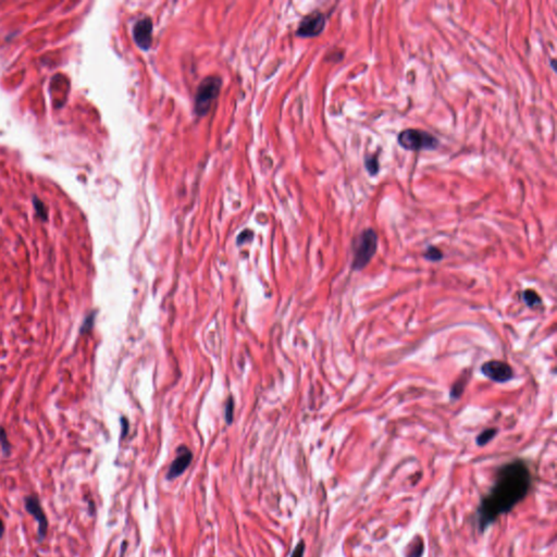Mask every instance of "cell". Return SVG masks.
Returning a JSON list of instances; mask_svg holds the SVG:
<instances>
[{"label": "cell", "instance_id": "11", "mask_svg": "<svg viewBox=\"0 0 557 557\" xmlns=\"http://www.w3.org/2000/svg\"><path fill=\"white\" fill-rule=\"evenodd\" d=\"M365 168L370 175H377L379 170H380L378 157L376 155L365 157Z\"/></svg>", "mask_w": 557, "mask_h": 557}, {"label": "cell", "instance_id": "19", "mask_svg": "<svg viewBox=\"0 0 557 557\" xmlns=\"http://www.w3.org/2000/svg\"><path fill=\"white\" fill-rule=\"evenodd\" d=\"M233 408H234V405H233V401L232 399L229 400L228 404H227V409H226V414H227V420L228 423H232V419H233Z\"/></svg>", "mask_w": 557, "mask_h": 557}, {"label": "cell", "instance_id": "7", "mask_svg": "<svg viewBox=\"0 0 557 557\" xmlns=\"http://www.w3.org/2000/svg\"><path fill=\"white\" fill-rule=\"evenodd\" d=\"M24 504L26 511L35 518V520L38 523V532H37V536H38V541L41 542L46 538L47 529H48V520H47L44 509L41 507L39 499L34 495L26 496L24 499Z\"/></svg>", "mask_w": 557, "mask_h": 557}, {"label": "cell", "instance_id": "10", "mask_svg": "<svg viewBox=\"0 0 557 557\" xmlns=\"http://www.w3.org/2000/svg\"><path fill=\"white\" fill-rule=\"evenodd\" d=\"M423 541L421 538H416V539L409 544L408 553L406 557H421L423 554Z\"/></svg>", "mask_w": 557, "mask_h": 557}, {"label": "cell", "instance_id": "13", "mask_svg": "<svg viewBox=\"0 0 557 557\" xmlns=\"http://www.w3.org/2000/svg\"><path fill=\"white\" fill-rule=\"evenodd\" d=\"M496 433H498V430H496L495 428L486 429V430H484L483 432H481L478 437H477L476 442L479 446H484L485 444H488L491 440L495 437Z\"/></svg>", "mask_w": 557, "mask_h": 557}, {"label": "cell", "instance_id": "18", "mask_svg": "<svg viewBox=\"0 0 557 557\" xmlns=\"http://www.w3.org/2000/svg\"><path fill=\"white\" fill-rule=\"evenodd\" d=\"M304 553H305V542L299 541L298 544L295 546L291 557H304Z\"/></svg>", "mask_w": 557, "mask_h": 557}, {"label": "cell", "instance_id": "14", "mask_svg": "<svg viewBox=\"0 0 557 557\" xmlns=\"http://www.w3.org/2000/svg\"><path fill=\"white\" fill-rule=\"evenodd\" d=\"M423 257L427 260L432 261V263H438V261L443 259V252L441 250H439L438 247L429 246L427 250H425Z\"/></svg>", "mask_w": 557, "mask_h": 557}, {"label": "cell", "instance_id": "12", "mask_svg": "<svg viewBox=\"0 0 557 557\" xmlns=\"http://www.w3.org/2000/svg\"><path fill=\"white\" fill-rule=\"evenodd\" d=\"M523 301H525L528 307L533 308L540 305L541 297L539 296V294L536 291H533V289H526V291L523 292Z\"/></svg>", "mask_w": 557, "mask_h": 557}, {"label": "cell", "instance_id": "16", "mask_svg": "<svg viewBox=\"0 0 557 557\" xmlns=\"http://www.w3.org/2000/svg\"><path fill=\"white\" fill-rule=\"evenodd\" d=\"M95 317H96V311L90 312V315H88L85 319H84V322L81 327V331H79V333L85 334L93 329L94 324H95Z\"/></svg>", "mask_w": 557, "mask_h": 557}, {"label": "cell", "instance_id": "15", "mask_svg": "<svg viewBox=\"0 0 557 557\" xmlns=\"http://www.w3.org/2000/svg\"><path fill=\"white\" fill-rule=\"evenodd\" d=\"M467 381H468V378H461L460 380H457V382L452 387V392H451L452 399H460L461 395L462 394V392H464V388L466 386Z\"/></svg>", "mask_w": 557, "mask_h": 557}, {"label": "cell", "instance_id": "6", "mask_svg": "<svg viewBox=\"0 0 557 557\" xmlns=\"http://www.w3.org/2000/svg\"><path fill=\"white\" fill-rule=\"evenodd\" d=\"M326 17L320 11H315L303 19L298 26L296 34L302 37H312L319 35L325 30Z\"/></svg>", "mask_w": 557, "mask_h": 557}, {"label": "cell", "instance_id": "3", "mask_svg": "<svg viewBox=\"0 0 557 557\" xmlns=\"http://www.w3.org/2000/svg\"><path fill=\"white\" fill-rule=\"evenodd\" d=\"M397 143L406 151H434L439 146V139L431 133L417 129H406L399 134Z\"/></svg>", "mask_w": 557, "mask_h": 557}, {"label": "cell", "instance_id": "2", "mask_svg": "<svg viewBox=\"0 0 557 557\" xmlns=\"http://www.w3.org/2000/svg\"><path fill=\"white\" fill-rule=\"evenodd\" d=\"M378 242V234L373 229H366L356 236L353 243V270L360 271L366 268L376 255Z\"/></svg>", "mask_w": 557, "mask_h": 557}, {"label": "cell", "instance_id": "8", "mask_svg": "<svg viewBox=\"0 0 557 557\" xmlns=\"http://www.w3.org/2000/svg\"><path fill=\"white\" fill-rule=\"evenodd\" d=\"M192 460H193V454L190 449L185 446H181L177 449V455L168 470L167 479L173 480L180 477L191 465Z\"/></svg>", "mask_w": 557, "mask_h": 557}, {"label": "cell", "instance_id": "21", "mask_svg": "<svg viewBox=\"0 0 557 557\" xmlns=\"http://www.w3.org/2000/svg\"><path fill=\"white\" fill-rule=\"evenodd\" d=\"M3 532H4V525L1 519H0V539H1L2 536H3Z\"/></svg>", "mask_w": 557, "mask_h": 557}, {"label": "cell", "instance_id": "9", "mask_svg": "<svg viewBox=\"0 0 557 557\" xmlns=\"http://www.w3.org/2000/svg\"><path fill=\"white\" fill-rule=\"evenodd\" d=\"M152 33L153 23L149 18L140 19V20L135 23L133 29L134 39L142 49H148L151 47L153 41Z\"/></svg>", "mask_w": 557, "mask_h": 557}, {"label": "cell", "instance_id": "4", "mask_svg": "<svg viewBox=\"0 0 557 557\" xmlns=\"http://www.w3.org/2000/svg\"><path fill=\"white\" fill-rule=\"evenodd\" d=\"M221 79L217 77H208L199 84L195 97V111L197 115L207 114L212 101L216 99L221 88Z\"/></svg>", "mask_w": 557, "mask_h": 557}, {"label": "cell", "instance_id": "5", "mask_svg": "<svg viewBox=\"0 0 557 557\" xmlns=\"http://www.w3.org/2000/svg\"><path fill=\"white\" fill-rule=\"evenodd\" d=\"M481 371L490 380L498 383L507 382L514 377L512 367L507 363L500 362V360H490L484 363L481 367Z\"/></svg>", "mask_w": 557, "mask_h": 557}, {"label": "cell", "instance_id": "17", "mask_svg": "<svg viewBox=\"0 0 557 557\" xmlns=\"http://www.w3.org/2000/svg\"><path fill=\"white\" fill-rule=\"evenodd\" d=\"M0 444H1V448H2V453L4 455H8V454H10V442H9L8 440V435L4 431V429L2 427H0Z\"/></svg>", "mask_w": 557, "mask_h": 557}, {"label": "cell", "instance_id": "20", "mask_svg": "<svg viewBox=\"0 0 557 557\" xmlns=\"http://www.w3.org/2000/svg\"><path fill=\"white\" fill-rule=\"evenodd\" d=\"M248 233H250V231H244V232H243V233L241 234V235L238 236V243H243L244 241H246V240H247L246 235H247Z\"/></svg>", "mask_w": 557, "mask_h": 557}, {"label": "cell", "instance_id": "1", "mask_svg": "<svg viewBox=\"0 0 557 557\" xmlns=\"http://www.w3.org/2000/svg\"><path fill=\"white\" fill-rule=\"evenodd\" d=\"M531 485L532 475L525 461L515 460L500 466L494 483L481 499L476 512V523L480 532H484L502 515L512 512L525 499Z\"/></svg>", "mask_w": 557, "mask_h": 557}]
</instances>
